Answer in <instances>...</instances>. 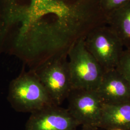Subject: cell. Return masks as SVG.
Wrapping results in <instances>:
<instances>
[{
    "instance_id": "9",
    "label": "cell",
    "mask_w": 130,
    "mask_h": 130,
    "mask_svg": "<svg viewBox=\"0 0 130 130\" xmlns=\"http://www.w3.org/2000/svg\"><path fill=\"white\" fill-rule=\"evenodd\" d=\"M99 128L107 130H130V101L104 104Z\"/></svg>"
},
{
    "instance_id": "5",
    "label": "cell",
    "mask_w": 130,
    "mask_h": 130,
    "mask_svg": "<svg viewBox=\"0 0 130 130\" xmlns=\"http://www.w3.org/2000/svg\"><path fill=\"white\" fill-rule=\"evenodd\" d=\"M85 46L105 71L117 68L125 48L107 24L94 28L84 38Z\"/></svg>"
},
{
    "instance_id": "1",
    "label": "cell",
    "mask_w": 130,
    "mask_h": 130,
    "mask_svg": "<svg viewBox=\"0 0 130 130\" xmlns=\"http://www.w3.org/2000/svg\"><path fill=\"white\" fill-rule=\"evenodd\" d=\"M88 0H0V21L35 36L65 34L82 19Z\"/></svg>"
},
{
    "instance_id": "2",
    "label": "cell",
    "mask_w": 130,
    "mask_h": 130,
    "mask_svg": "<svg viewBox=\"0 0 130 130\" xmlns=\"http://www.w3.org/2000/svg\"><path fill=\"white\" fill-rule=\"evenodd\" d=\"M8 100L16 111L30 114L55 105L45 89L31 70L22 72L11 81Z\"/></svg>"
},
{
    "instance_id": "3",
    "label": "cell",
    "mask_w": 130,
    "mask_h": 130,
    "mask_svg": "<svg viewBox=\"0 0 130 130\" xmlns=\"http://www.w3.org/2000/svg\"><path fill=\"white\" fill-rule=\"evenodd\" d=\"M68 60L72 89L96 90L104 70L87 50L84 38L70 48Z\"/></svg>"
},
{
    "instance_id": "6",
    "label": "cell",
    "mask_w": 130,
    "mask_h": 130,
    "mask_svg": "<svg viewBox=\"0 0 130 130\" xmlns=\"http://www.w3.org/2000/svg\"><path fill=\"white\" fill-rule=\"evenodd\" d=\"M67 99V109L79 125L99 128L104 104L96 90L72 89Z\"/></svg>"
},
{
    "instance_id": "4",
    "label": "cell",
    "mask_w": 130,
    "mask_h": 130,
    "mask_svg": "<svg viewBox=\"0 0 130 130\" xmlns=\"http://www.w3.org/2000/svg\"><path fill=\"white\" fill-rule=\"evenodd\" d=\"M30 70L45 89L54 104L60 106L72 89L68 55L54 57Z\"/></svg>"
},
{
    "instance_id": "7",
    "label": "cell",
    "mask_w": 130,
    "mask_h": 130,
    "mask_svg": "<svg viewBox=\"0 0 130 130\" xmlns=\"http://www.w3.org/2000/svg\"><path fill=\"white\" fill-rule=\"evenodd\" d=\"M78 126L68 109L53 105L31 113L25 130H77Z\"/></svg>"
},
{
    "instance_id": "10",
    "label": "cell",
    "mask_w": 130,
    "mask_h": 130,
    "mask_svg": "<svg viewBox=\"0 0 130 130\" xmlns=\"http://www.w3.org/2000/svg\"><path fill=\"white\" fill-rule=\"evenodd\" d=\"M106 24L116 33L124 48H130V2L108 14Z\"/></svg>"
},
{
    "instance_id": "13",
    "label": "cell",
    "mask_w": 130,
    "mask_h": 130,
    "mask_svg": "<svg viewBox=\"0 0 130 130\" xmlns=\"http://www.w3.org/2000/svg\"><path fill=\"white\" fill-rule=\"evenodd\" d=\"M81 130H96L93 129V128H90V127H82V129H81Z\"/></svg>"
},
{
    "instance_id": "8",
    "label": "cell",
    "mask_w": 130,
    "mask_h": 130,
    "mask_svg": "<svg viewBox=\"0 0 130 130\" xmlns=\"http://www.w3.org/2000/svg\"><path fill=\"white\" fill-rule=\"evenodd\" d=\"M96 91L104 104L130 101V84L116 69L104 71Z\"/></svg>"
},
{
    "instance_id": "14",
    "label": "cell",
    "mask_w": 130,
    "mask_h": 130,
    "mask_svg": "<svg viewBox=\"0 0 130 130\" xmlns=\"http://www.w3.org/2000/svg\"><path fill=\"white\" fill-rule=\"evenodd\" d=\"M122 130V129H112V130Z\"/></svg>"
},
{
    "instance_id": "12",
    "label": "cell",
    "mask_w": 130,
    "mask_h": 130,
    "mask_svg": "<svg viewBox=\"0 0 130 130\" xmlns=\"http://www.w3.org/2000/svg\"><path fill=\"white\" fill-rule=\"evenodd\" d=\"M103 11L106 17L108 14L130 2V0H100Z\"/></svg>"
},
{
    "instance_id": "11",
    "label": "cell",
    "mask_w": 130,
    "mask_h": 130,
    "mask_svg": "<svg viewBox=\"0 0 130 130\" xmlns=\"http://www.w3.org/2000/svg\"><path fill=\"white\" fill-rule=\"evenodd\" d=\"M116 69L130 84V48L125 49Z\"/></svg>"
}]
</instances>
